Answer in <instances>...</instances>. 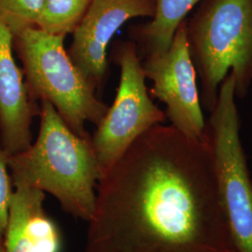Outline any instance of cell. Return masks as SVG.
Masks as SVG:
<instances>
[{"mask_svg":"<svg viewBox=\"0 0 252 252\" xmlns=\"http://www.w3.org/2000/svg\"><path fill=\"white\" fill-rule=\"evenodd\" d=\"M92 2L93 0H44L36 27L54 35L73 34Z\"/></svg>","mask_w":252,"mask_h":252,"instance_id":"obj_12","label":"cell"},{"mask_svg":"<svg viewBox=\"0 0 252 252\" xmlns=\"http://www.w3.org/2000/svg\"><path fill=\"white\" fill-rule=\"evenodd\" d=\"M13 34L0 19V144L8 156L32 145L33 100L13 55Z\"/></svg>","mask_w":252,"mask_h":252,"instance_id":"obj_9","label":"cell"},{"mask_svg":"<svg viewBox=\"0 0 252 252\" xmlns=\"http://www.w3.org/2000/svg\"><path fill=\"white\" fill-rule=\"evenodd\" d=\"M44 0H0V19L12 34L36 27Z\"/></svg>","mask_w":252,"mask_h":252,"instance_id":"obj_13","label":"cell"},{"mask_svg":"<svg viewBox=\"0 0 252 252\" xmlns=\"http://www.w3.org/2000/svg\"><path fill=\"white\" fill-rule=\"evenodd\" d=\"M117 58L121 67L117 94L91 139L101 177L140 135L166 119L165 113L150 97L135 42L123 43L118 48Z\"/></svg>","mask_w":252,"mask_h":252,"instance_id":"obj_6","label":"cell"},{"mask_svg":"<svg viewBox=\"0 0 252 252\" xmlns=\"http://www.w3.org/2000/svg\"><path fill=\"white\" fill-rule=\"evenodd\" d=\"M235 252V251H234V250H233V251H231V252Z\"/></svg>","mask_w":252,"mask_h":252,"instance_id":"obj_15","label":"cell"},{"mask_svg":"<svg viewBox=\"0 0 252 252\" xmlns=\"http://www.w3.org/2000/svg\"><path fill=\"white\" fill-rule=\"evenodd\" d=\"M186 33L202 108L215 107L228 71L235 97L245 98L252 84V0H202L186 19Z\"/></svg>","mask_w":252,"mask_h":252,"instance_id":"obj_3","label":"cell"},{"mask_svg":"<svg viewBox=\"0 0 252 252\" xmlns=\"http://www.w3.org/2000/svg\"><path fill=\"white\" fill-rule=\"evenodd\" d=\"M230 72L206 123L220 202L236 252H252V178L240 138V117Z\"/></svg>","mask_w":252,"mask_h":252,"instance_id":"obj_5","label":"cell"},{"mask_svg":"<svg viewBox=\"0 0 252 252\" xmlns=\"http://www.w3.org/2000/svg\"><path fill=\"white\" fill-rule=\"evenodd\" d=\"M0 252H4V251H1V250H0Z\"/></svg>","mask_w":252,"mask_h":252,"instance_id":"obj_16","label":"cell"},{"mask_svg":"<svg viewBox=\"0 0 252 252\" xmlns=\"http://www.w3.org/2000/svg\"><path fill=\"white\" fill-rule=\"evenodd\" d=\"M142 67L146 78L153 81L152 95L166 106L165 116L170 126L188 137L204 140L207 122L189 55L186 20L178 27L168 50L146 57Z\"/></svg>","mask_w":252,"mask_h":252,"instance_id":"obj_7","label":"cell"},{"mask_svg":"<svg viewBox=\"0 0 252 252\" xmlns=\"http://www.w3.org/2000/svg\"><path fill=\"white\" fill-rule=\"evenodd\" d=\"M45 192L18 186L9 205L5 252H60L61 234L44 210Z\"/></svg>","mask_w":252,"mask_h":252,"instance_id":"obj_10","label":"cell"},{"mask_svg":"<svg viewBox=\"0 0 252 252\" xmlns=\"http://www.w3.org/2000/svg\"><path fill=\"white\" fill-rule=\"evenodd\" d=\"M154 12V0H93L73 32L72 45L67 53L94 87L106 75L107 49L120 27L136 17L153 18Z\"/></svg>","mask_w":252,"mask_h":252,"instance_id":"obj_8","label":"cell"},{"mask_svg":"<svg viewBox=\"0 0 252 252\" xmlns=\"http://www.w3.org/2000/svg\"><path fill=\"white\" fill-rule=\"evenodd\" d=\"M85 252H230L206 137L157 125L97 183Z\"/></svg>","mask_w":252,"mask_h":252,"instance_id":"obj_1","label":"cell"},{"mask_svg":"<svg viewBox=\"0 0 252 252\" xmlns=\"http://www.w3.org/2000/svg\"><path fill=\"white\" fill-rule=\"evenodd\" d=\"M202 0H154L155 12L148 23L132 28V36L145 58L163 54L180 24Z\"/></svg>","mask_w":252,"mask_h":252,"instance_id":"obj_11","label":"cell"},{"mask_svg":"<svg viewBox=\"0 0 252 252\" xmlns=\"http://www.w3.org/2000/svg\"><path fill=\"white\" fill-rule=\"evenodd\" d=\"M8 165L14 187L49 192L66 213L90 220L101 178L92 140L75 134L50 102L41 101L35 143L9 156Z\"/></svg>","mask_w":252,"mask_h":252,"instance_id":"obj_2","label":"cell"},{"mask_svg":"<svg viewBox=\"0 0 252 252\" xmlns=\"http://www.w3.org/2000/svg\"><path fill=\"white\" fill-rule=\"evenodd\" d=\"M8 158L9 156L0 144V250L4 252V237L8 225L9 205L13 193Z\"/></svg>","mask_w":252,"mask_h":252,"instance_id":"obj_14","label":"cell"},{"mask_svg":"<svg viewBox=\"0 0 252 252\" xmlns=\"http://www.w3.org/2000/svg\"><path fill=\"white\" fill-rule=\"evenodd\" d=\"M32 100L50 102L75 134L89 137L84 125H98L108 108L65 51V36L28 27L13 35Z\"/></svg>","mask_w":252,"mask_h":252,"instance_id":"obj_4","label":"cell"}]
</instances>
